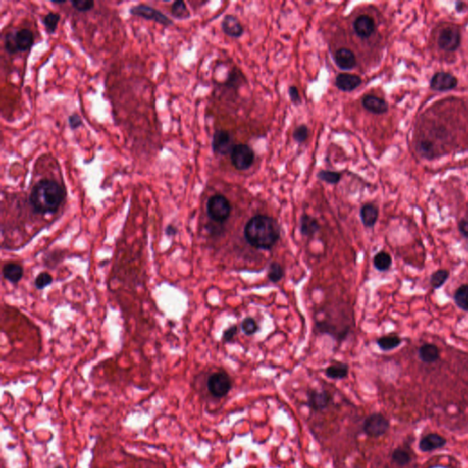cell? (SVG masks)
Returning a JSON list of instances; mask_svg holds the SVG:
<instances>
[{
	"mask_svg": "<svg viewBox=\"0 0 468 468\" xmlns=\"http://www.w3.org/2000/svg\"><path fill=\"white\" fill-rule=\"evenodd\" d=\"M247 242L259 250H270L280 238V227L275 219L266 215H256L244 227Z\"/></svg>",
	"mask_w": 468,
	"mask_h": 468,
	"instance_id": "obj_1",
	"label": "cell"
},
{
	"mask_svg": "<svg viewBox=\"0 0 468 468\" xmlns=\"http://www.w3.org/2000/svg\"><path fill=\"white\" fill-rule=\"evenodd\" d=\"M64 195V189L57 181L41 179L31 189L29 203L35 213L42 215L53 214L58 211Z\"/></svg>",
	"mask_w": 468,
	"mask_h": 468,
	"instance_id": "obj_2",
	"label": "cell"
},
{
	"mask_svg": "<svg viewBox=\"0 0 468 468\" xmlns=\"http://www.w3.org/2000/svg\"><path fill=\"white\" fill-rule=\"evenodd\" d=\"M33 41V33L29 29H21L7 34L4 39V46L7 53L15 54L29 49Z\"/></svg>",
	"mask_w": 468,
	"mask_h": 468,
	"instance_id": "obj_3",
	"label": "cell"
},
{
	"mask_svg": "<svg viewBox=\"0 0 468 468\" xmlns=\"http://www.w3.org/2000/svg\"><path fill=\"white\" fill-rule=\"evenodd\" d=\"M232 205L226 197L217 194L209 198L207 213L209 217L216 222H224L230 217Z\"/></svg>",
	"mask_w": 468,
	"mask_h": 468,
	"instance_id": "obj_4",
	"label": "cell"
},
{
	"mask_svg": "<svg viewBox=\"0 0 468 468\" xmlns=\"http://www.w3.org/2000/svg\"><path fill=\"white\" fill-rule=\"evenodd\" d=\"M254 152L249 145L239 144L234 145L231 152V161L233 167L238 170L250 169L254 161Z\"/></svg>",
	"mask_w": 468,
	"mask_h": 468,
	"instance_id": "obj_5",
	"label": "cell"
},
{
	"mask_svg": "<svg viewBox=\"0 0 468 468\" xmlns=\"http://www.w3.org/2000/svg\"><path fill=\"white\" fill-rule=\"evenodd\" d=\"M207 390L216 398L227 395L232 389V380L225 372H216L207 380Z\"/></svg>",
	"mask_w": 468,
	"mask_h": 468,
	"instance_id": "obj_6",
	"label": "cell"
},
{
	"mask_svg": "<svg viewBox=\"0 0 468 468\" xmlns=\"http://www.w3.org/2000/svg\"><path fill=\"white\" fill-rule=\"evenodd\" d=\"M390 428V423L381 413L368 416L363 424V432L370 437H380L386 434Z\"/></svg>",
	"mask_w": 468,
	"mask_h": 468,
	"instance_id": "obj_7",
	"label": "cell"
},
{
	"mask_svg": "<svg viewBox=\"0 0 468 468\" xmlns=\"http://www.w3.org/2000/svg\"><path fill=\"white\" fill-rule=\"evenodd\" d=\"M130 13L133 16L141 17L145 20H153L165 26L172 24L171 20L169 19L164 13H162L160 10L152 8L150 6L145 5V4H140V5L133 7L130 10Z\"/></svg>",
	"mask_w": 468,
	"mask_h": 468,
	"instance_id": "obj_8",
	"label": "cell"
},
{
	"mask_svg": "<svg viewBox=\"0 0 468 468\" xmlns=\"http://www.w3.org/2000/svg\"><path fill=\"white\" fill-rule=\"evenodd\" d=\"M461 41V35L457 29L448 27L443 29L439 34L438 44L440 48L446 51H454L458 48Z\"/></svg>",
	"mask_w": 468,
	"mask_h": 468,
	"instance_id": "obj_9",
	"label": "cell"
},
{
	"mask_svg": "<svg viewBox=\"0 0 468 468\" xmlns=\"http://www.w3.org/2000/svg\"><path fill=\"white\" fill-rule=\"evenodd\" d=\"M234 145H232V137L229 132L225 130H217L213 138V149L218 154H229L232 152Z\"/></svg>",
	"mask_w": 468,
	"mask_h": 468,
	"instance_id": "obj_10",
	"label": "cell"
},
{
	"mask_svg": "<svg viewBox=\"0 0 468 468\" xmlns=\"http://www.w3.org/2000/svg\"><path fill=\"white\" fill-rule=\"evenodd\" d=\"M457 85V79L447 73H435L432 78L430 86L435 91H449Z\"/></svg>",
	"mask_w": 468,
	"mask_h": 468,
	"instance_id": "obj_11",
	"label": "cell"
},
{
	"mask_svg": "<svg viewBox=\"0 0 468 468\" xmlns=\"http://www.w3.org/2000/svg\"><path fill=\"white\" fill-rule=\"evenodd\" d=\"M353 27L355 32L359 38L368 39L375 30V22L372 17L367 15H361L357 17L354 21Z\"/></svg>",
	"mask_w": 468,
	"mask_h": 468,
	"instance_id": "obj_12",
	"label": "cell"
},
{
	"mask_svg": "<svg viewBox=\"0 0 468 468\" xmlns=\"http://www.w3.org/2000/svg\"><path fill=\"white\" fill-rule=\"evenodd\" d=\"M334 61L338 68L345 71L352 70L357 65L355 54L348 48H338L334 55Z\"/></svg>",
	"mask_w": 468,
	"mask_h": 468,
	"instance_id": "obj_13",
	"label": "cell"
},
{
	"mask_svg": "<svg viewBox=\"0 0 468 468\" xmlns=\"http://www.w3.org/2000/svg\"><path fill=\"white\" fill-rule=\"evenodd\" d=\"M361 82V78L351 73H340L336 78V86L342 92H352Z\"/></svg>",
	"mask_w": 468,
	"mask_h": 468,
	"instance_id": "obj_14",
	"label": "cell"
},
{
	"mask_svg": "<svg viewBox=\"0 0 468 468\" xmlns=\"http://www.w3.org/2000/svg\"><path fill=\"white\" fill-rule=\"evenodd\" d=\"M308 405L312 410H321L328 407L331 397L328 391L312 390L308 392Z\"/></svg>",
	"mask_w": 468,
	"mask_h": 468,
	"instance_id": "obj_15",
	"label": "cell"
},
{
	"mask_svg": "<svg viewBox=\"0 0 468 468\" xmlns=\"http://www.w3.org/2000/svg\"><path fill=\"white\" fill-rule=\"evenodd\" d=\"M222 28L224 33L232 38H239L244 32L240 20L233 15H226L224 17L222 22Z\"/></svg>",
	"mask_w": 468,
	"mask_h": 468,
	"instance_id": "obj_16",
	"label": "cell"
},
{
	"mask_svg": "<svg viewBox=\"0 0 468 468\" xmlns=\"http://www.w3.org/2000/svg\"><path fill=\"white\" fill-rule=\"evenodd\" d=\"M362 106L372 114L381 115L388 111V103L380 97L366 95L362 99Z\"/></svg>",
	"mask_w": 468,
	"mask_h": 468,
	"instance_id": "obj_17",
	"label": "cell"
},
{
	"mask_svg": "<svg viewBox=\"0 0 468 468\" xmlns=\"http://www.w3.org/2000/svg\"><path fill=\"white\" fill-rule=\"evenodd\" d=\"M446 444V440L441 435L436 434H430L425 435L421 439L419 443V448L424 453H428L435 451L436 449L442 448L444 444Z\"/></svg>",
	"mask_w": 468,
	"mask_h": 468,
	"instance_id": "obj_18",
	"label": "cell"
},
{
	"mask_svg": "<svg viewBox=\"0 0 468 468\" xmlns=\"http://www.w3.org/2000/svg\"><path fill=\"white\" fill-rule=\"evenodd\" d=\"M379 217V210L373 204L368 203L360 209V219L365 227L372 228L376 224Z\"/></svg>",
	"mask_w": 468,
	"mask_h": 468,
	"instance_id": "obj_19",
	"label": "cell"
},
{
	"mask_svg": "<svg viewBox=\"0 0 468 468\" xmlns=\"http://www.w3.org/2000/svg\"><path fill=\"white\" fill-rule=\"evenodd\" d=\"M320 226L319 223L315 218L304 214L301 217L300 221V231L302 235L305 237H313L317 232H319Z\"/></svg>",
	"mask_w": 468,
	"mask_h": 468,
	"instance_id": "obj_20",
	"label": "cell"
},
{
	"mask_svg": "<svg viewBox=\"0 0 468 468\" xmlns=\"http://www.w3.org/2000/svg\"><path fill=\"white\" fill-rule=\"evenodd\" d=\"M23 273H24L23 267L14 263L7 264L3 268L4 277L7 280L10 281V283H13V284H17L18 282H20V279L23 276Z\"/></svg>",
	"mask_w": 468,
	"mask_h": 468,
	"instance_id": "obj_21",
	"label": "cell"
},
{
	"mask_svg": "<svg viewBox=\"0 0 468 468\" xmlns=\"http://www.w3.org/2000/svg\"><path fill=\"white\" fill-rule=\"evenodd\" d=\"M419 357L425 363H433L439 358V349L434 344H425L419 349Z\"/></svg>",
	"mask_w": 468,
	"mask_h": 468,
	"instance_id": "obj_22",
	"label": "cell"
},
{
	"mask_svg": "<svg viewBox=\"0 0 468 468\" xmlns=\"http://www.w3.org/2000/svg\"><path fill=\"white\" fill-rule=\"evenodd\" d=\"M326 375L332 380H342L348 375V366L345 363L337 362L327 368Z\"/></svg>",
	"mask_w": 468,
	"mask_h": 468,
	"instance_id": "obj_23",
	"label": "cell"
},
{
	"mask_svg": "<svg viewBox=\"0 0 468 468\" xmlns=\"http://www.w3.org/2000/svg\"><path fill=\"white\" fill-rule=\"evenodd\" d=\"M401 342H402L401 338L398 337V336H396V335L381 337L377 340V344H378L379 348H381V350H384V351H389V350L394 349L397 347H399Z\"/></svg>",
	"mask_w": 468,
	"mask_h": 468,
	"instance_id": "obj_24",
	"label": "cell"
},
{
	"mask_svg": "<svg viewBox=\"0 0 468 468\" xmlns=\"http://www.w3.org/2000/svg\"><path fill=\"white\" fill-rule=\"evenodd\" d=\"M392 264L391 257L389 253L385 251H380L374 256L373 259V265L377 270L384 272V271L389 270Z\"/></svg>",
	"mask_w": 468,
	"mask_h": 468,
	"instance_id": "obj_25",
	"label": "cell"
},
{
	"mask_svg": "<svg viewBox=\"0 0 468 468\" xmlns=\"http://www.w3.org/2000/svg\"><path fill=\"white\" fill-rule=\"evenodd\" d=\"M454 302L459 308L468 311V285H461L454 295Z\"/></svg>",
	"mask_w": 468,
	"mask_h": 468,
	"instance_id": "obj_26",
	"label": "cell"
},
{
	"mask_svg": "<svg viewBox=\"0 0 468 468\" xmlns=\"http://www.w3.org/2000/svg\"><path fill=\"white\" fill-rule=\"evenodd\" d=\"M171 13L179 20H186L190 17L187 5L184 1H176L171 6Z\"/></svg>",
	"mask_w": 468,
	"mask_h": 468,
	"instance_id": "obj_27",
	"label": "cell"
},
{
	"mask_svg": "<svg viewBox=\"0 0 468 468\" xmlns=\"http://www.w3.org/2000/svg\"><path fill=\"white\" fill-rule=\"evenodd\" d=\"M448 277V271L444 270V269L436 271V272H435V273L432 275V276H431V279H430L431 285H432L435 289H438L441 286H443V285H444V283L447 281Z\"/></svg>",
	"mask_w": 468,
	"mask_h": 468,
	"instance_id": "obj_28",
	"label": "cell"
},
{
	"mask_svg": "<svg viewBox=\"0 0 468 468\" xmlns=\"http://www.w3.org/2000/svg\"><path fill=\"white\" fill-rule=\"evenodd\" d=\"M285 271L278 263H272L268 268V278L273 283H278L284 277Z\"/></svg>",
	"mask_w": 468,
	"mask_h": 468,
	"instance_id": "obj_29",
	"label": "cell"
},
{
	"mask_svg": "<svg viewBox=\"0 0 468 468\" xmlns=\"http://www.w3.org/2000/svg\"><path fill=\"white\" fill-rule=\"evenodd\" d=\"M61 19L60 14L55 12H48L43 18V25L48 33H54L57 29L59 20Z\"/></svg>",
	"mask_w": 468,
	"mask_h": 468,
	"instance_id": "obj_30",
	"label": "cell"
},
{
	"mask_svg": "<svg viewBox=\"0 0 468 468\" xmlns=\"http://www.w3.org/2000/svg\"><path fill=\"white\" fill-rule=\"evenodd\" d=\"M318 178L322 181H325L328 184H338L340 179H341V174L339 172L336 171H330V170H321L319 171L318 174Z\"/></svg>",
	"mask_w": 468,
	"mask_h": 468,
	"instance_id": "obj_31",
	"label": "cell"
},
{
	"mask_svg": "<svg viewBox=\"0 0 468 468\" xmlns=\"http://www.w3.org/2000/svg\"><path fill=\"white\" fill-rule=\"evenodd\" d=\"M391 458H392V461L394 463L401 465V466H404V465L408 464L410 462V454H408L404 450L400 448L396 449L395 451L392 453Z\"/></svg>",
	"mask_w": 468,
	"mask_h": 468,
	"instance_id": "obj_32",
	"label": "cell"
},
{
	"mask_svg": "<svg viewBox=\"0 0 468 468\" xmlns=\"http://www.w3.org/2000/svg\"><path fill=\"white\" fill-rule=\"evenodd\" d=\"M241 329L247 336H251L257 332L258 325L252 318H246L241 322Z\"/></svg>",
	"mask_w": 468,
	"mask_h": 468,
	"instance_id": "obj_33",
	"label": "cell"
},
{
	"mask_svg": "<svg viewBox=\"0 0 468 468\" xmlns=\"http://www.w3.org/2000/svg\"><path fill=\"white\" fill-rule=\"evenodd\" d=\"M53 283V276L48 273L42 272L35 279V285L38 289H43Z\"/></svg>",
	"mask_w": 468,
	"mask_h": 468,
	"instance_id": "obj_34",
	"label": "cell"
},
{
	"mask_svg": "<svg viewBox=\"0 0 468 468\" xmlns=\"http://www.w3.org/2000/svg\"><path fill=\"white\" fill-rule=\"evenodd\" d=\"M73 8L80 12H86L92 10L94 6L92 0H74L71 2Z\"/></svg>",
	"mask_w": 468,
	"mask_h": 468,
	"instance_id": "obj_35",
	"label": "cell"
},
{
	"mask_svg": "<svg viewBox=\"0 0 468 468\" xmlns=\"http://www.w3.org/2000/svg\"><path fill=\"white\" fill-rule=\"evenodd\" d=\"M308 128L307 126H304V125H302V126H298L295 130H294V134H293V137H294V140L299 144H302L304 143L307 139L308 137Z\"/></svg>",
	"mask_w": 468,
	"mask_h": 468,
	"instance_id": "obj_36",
	"label": "cell"
},
{
	"mask_svg": "<svg viewBox=\"0 0 468 468\" xmlns=\"http://www.w3.org/2000/svg\"><path fill=\"white\" fill-rule=\"evenodd\" d=\"M68 121H69V125H70V127H71L72 129H73V130L77 129V128H79V127H80V126H82V118H81L80 116L77 115V114H73V115H71V116H69Z\"/></svg>",
	"mask_w": 468,
	"mask_h": 468,
	"instance_id": "obj_37",
	"label": "cell"
},
{
	"mask_svg": "<svg viewBox=\"0 0 468 468\" xmlns=\"http://www.w3.org/2000/svg\"><path fill=\"white\" fill-rule=\"evenodd\" d=\"M237 333V327L236 326H232V327H230V328H227L226 330H224L223 332V336H222V339L224 342H231L233 338L235 337V335Z\"/></svg>",
	"mask_w": 468,
	"mask_h": 468,
	"instance_id": "obj_38",
	"label": "cell"
},
{
	"mask_svg": "<svg viewBox=\"0 0 468 468\" xmlns=\"http://www.w3.org/2000/svg\"><path fill=\"white\" fill-rule=\"evenodd\" d=\"M289 97L291 101H293L294 105H300L301 103V96H300L299 91L297 87L295 86H291L289 88Z\"/></svg>",
	"mask_w": 468,
	"mask_h": 468,
	"instance_id": "obj_39",
	"label": "cell"
},
{
	"mask_svg": "<svg viewBox=\"0 0 468 468\" xmlns=\"http://www.w3.org/2000/svg\"><path fill=\"white\" fill-rule=\"evenodd\" d=\"M459 232L463 235L464 238L468 239V221L467 220H462L459 222L458 225Z\"/></svg>",
	"mask_w": 468,
	"mask_h": 468,
	"instance_id": "obj_40",
	"label": "cell"
},
{
	"mask_svg": "<svg viewBox=\"0 0 468 468\" xmlns=\"http://www.w3.org/2000/svg\"><path fill=\"white\" fill-rule=\"evenodd\" d=\"M166 232H167V234H168L169 236H173V235H175V234L177 233V229H176V227H174V226H172V225H169V226L167 227Z\"/></svg>",
	"mask_w": 468,
	"mask_h": 468,
	"instance_id": "obj_41",
	"label": "cell"
},
{
	"mask_svg": "<svg viewBox=\"0 0 468 468\" xmlns=\"http://www.w3.org/2000/svg\"><path fill=\"white\" fill-rule=\"evenodd\" d=\"M55 468H63V467H62V466H56V467Z\"/></svg>",
	"mask_w": 468,
	"mask_h": 468,
	"instance_id": "obj_42",
	"label": "cell"
}]
</instances>
